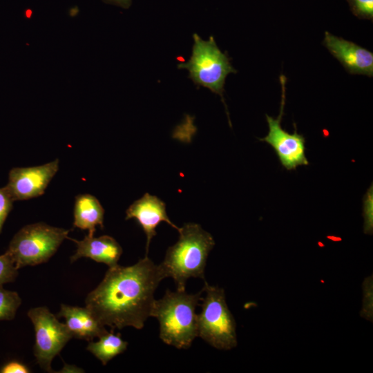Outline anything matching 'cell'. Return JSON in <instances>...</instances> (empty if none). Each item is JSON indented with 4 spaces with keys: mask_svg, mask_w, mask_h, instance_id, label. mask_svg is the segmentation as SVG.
Returning a JSON list of instances; mask_svg holds the SVG:
<instances>
[{
    "mask_svg": "<svg viewBox=\"0 0 373 373\" xmlns=\"http://www.w3.org/2000/svg\"><path fill=\"white\" fill-rule=\"evenodd\" d=\"M372 282V276H370L367 277L363 283V307L360 312L361 316L371 322L373 317Z\"/></svg>",
    "mask_w": 373,
    "mask_h": 373,
    "instance_id": "18",
    "label": "cell"
},
{
    "mask_svg": "<svg viewBox=\"0 0 373 373\" xmlns=\"http://www.w3.org/2000/svg\"><path fill=\"white\" fill-rule=\"evenodd\" d=\"M280 82L282 88L280 114L277 118L266 115L269 133L259 140L269 144L275 151L281 165L291 171L300 166L308 165L309 161L305 155V137L297 133L296 126L293 133H289L282 128L286 82V77L283 75L280 76Z\"/></svg>",
    "mask_w": 373,
    "mask_h": 373,
    "instance_id": "8",
    "label": "cell"
},
{
    "mask_svg": "<svg viewBox=\"0 0 373 373\" xmlns=\"http://www.w3.org/2000/svg\"><path fill=\"white\" fill-rule=\"evenodd\" d=\"M202 294V290L192 294L168 289L162 298L155 300L150 316L158 321L159 336L164 343L178 349L190 347L198 336L195 309Z\"/></svg>",
    "mask_w": 373,
    "mask_h": 373,
    "instance_id": "3",
    "label": "cell"
},
{
    "mask_svg": "<svg viewBox=\"0 0 373 373\" xmlns=\"http://www.w3.org/2000/svg\"><path fill=\"white\" fill-rule=\"evenodd\" d=\"M135 218L142 228L146 236V256L149 252L152 238L156 235V227L162 222L180 230L167 216L165 203L155 195L146 193L135 200L126 211L125 220Z\"/></svg>",
    "mask_w": 373,
    "mask_h": 373,
    "instance_id": "11",
    "label": "cell"
},
{
    "mask_svg": "<svg viewBox=\"0 0 373 373\" xmlns=\"http://www.w3.org/2000/svg\"><path fill=\"white\" fill-rule=\"evenodd\" d=\"M353 14L361 19H372L373 0H347Z\"/></svg>",
    "mask_w": 373,
    "mask_h": 373,
    "instance_id": "19",
    "label": "cell"
},
{
    "mask_svg": "<svg viewBox=\"0 0 373 373\" xmlns=\"http://www.w3.org/2000/svg\"><path fill=\"white\" fill-rule=\"evenodd\" d=\"M59 166V161L56 159L39 166L13 168L6 186L15 201L39 197L44 193Z\"/></svg>",
    "mask_w": 373,
    "mask_h": 373,
    "instance_id": "9",
    "label": "cell"
},
{
    "mask_svg": "<svg viewBox=\"0 0 373 373\" xmlns=\"http://www.w3.org/2000/svg\"><path fill=\"white\" fill-rule=\"evenodd\" d=\"M201 312L197 314L198 336L212 347L229 350L237 346L236 324L226 303L222 288L204 280Z\"/></svg>",
    "mask_w": 373,
    "mask_h": 373,
    "instance_id": "4",
    "label": "cell"
},
{
    "mask_svg": "<svg viewBox=\"0 0 373 373\" xmlns=\"http://www.w3.org/2000/svg\"><path fill=\"white\" fill-rule=\"evenodd\" d=\"M68 239L77 245V250L70 257L71 262L85 257L106 264L108 267L118 265L122 248L114 238L107 235L94 237L88 234L81 240Z\"/></svg>",
    "mask_w": 373,
    "mask_h": 373,
    "instance_id": "12",
    "label": "cell"
},
{
    "mask_svg": "<svg viewBox=\"0 0 373 373\" xmlns=\"http://www.w3.org/2000/svg\"><path fill=\"white\" fill-rule=\"evenodd\" d=\"M15 200L10 195L7 187L0 188V233L1 231L4 222L12 208V203Z\"/></svg>",
    "mask_w": 373,
    "mask_h": 373,
    "instance_id": "20",
    "label": "cell"
},
{
    "mask_svg": "<svg viewBox=\"0 0 373 373\" xmlns=\"http://www.w3.org/2000/svg\"><path fill=\"white\" fill-rule=\"evenodd\" d=\"M17 275L18 269L10 255L7 251L0 255V287L13 281Z\"/></svg>",
    "mask_w": 373,
    "mask_h": 373,
    "instance_id": "17",
    "label": "cell"
},
{
    "mask_svg": "<svg viewBox=\"0 0 373 373\" xmlns=\"http://www.w3.org/2000/svg\"><path fill=\"white\" fill-rule=\"evenodd\" d=\"M73 216V226L87 229L90 236L94 235L97 226L104 228V209L93 195L79 194L75 197Z\"/></svg>",
    "mask_w": 373,
    "mask_h": 373,
    "instance_id": "14",
    "label": "cell"
},
{
    "mask_svg": "<svg viewBox=\"0 0 373 373\" xmlns=\"http://www.w3.org/2000/svg\"><path fill=\"white\" fill-rule=\"evenodd\" d=\"M65 319V325L73 337L93 341L95 337L106 333L108 331L93 314L86 307L61 305L57 318Z\"/></svg>",
    "mask_w": 373,
    "mask_h": 373,
    "instance_id": "13",
    "label": "cell"
},
{
    "mask_svg": "<svg viewBox=\"0 0 373 373\" xmlns=\"http://www.w3.org/2000/svg\"><path fill=\"white\" fill-rule=\"evenodd\" d=\"M324 46L351 74L372 77L373 53L329 32H325Z\"/></svg>",
    "mask_w": 373,
    "mask_h": 373,
    "instance_id": "10",
    "label": "cell"
},
{
    "mask_svg": "<svg viewBox=\"0 0 373 373\" xmlns=\"http://www.w3.org/2000/svg\"><path fill=\"white\" fill-rule=\"evenodd\" d=\"M70 230L37 222L22 227L11 240L7 252L19 269L47 262L57 251Z\"/></svg>",
    "mask_w": 373,
    "mask_h": 373,
    "instance_id": "6",
    "label": "cell"
},
{
    "mask_svg": "<svg viewBox=\"0 0 373 373\" xmlns=\"http://www.w3.org/2000/svg\"><path fill=\"white\" fill-rule=\"evenodd\" d=\"M166 276L148 256L133 265L109 267L85 300L86 306L111 331L131 326L140 329L150 316L154 293Z\"/></svg>",
    "mask_w": 373,
    "mask_h": 373,
    "instance_id": "1",
    "label": "cell"
},
{
    "mask_svg": "<svg viewBox=\"0 0 373 373\" xmlns=\"http://www.w3.org/2000/svg\"><path fill=\"white\" fill-rule=\"evenodd\" d=\"M28 316L35 334L34 354L37 363L47 372H52L53 358L73 338L65 323L58 321L46 307L31 308Z\"/></svg>",
    "mask_w": 373,
    "mask_h": 373,
    "instance_id": "7",
    "label": "cell"
},
{
    "mask_svg": "<svg viewBox=\"0 0 373 373\" xmlns=\"http://www.w3.org/2000/svg\"><path fill=\"white\" fill-rule=\"evenodd\" d=\"M96 342L89 341L87 350L99 359L104 365L116 356L124 352L128 346V342L124 341L120 333L114 334L107 332L100 336Z\"/></svg>",
    "mask_w": 373,
    "mask_h": 373,
    "instance_id": "15",
    "label": "cell"
},
{
    "mask_svg": "<svg viewBox=\"0 0 373 373\" xmlns=\"http://www.w3.org/2000/svg\"><path fill=\"white\" fill-rule=\"evenodd\" d=\"M106 3H113L123 8H128L131 4V0H103Z\"/></svg>",
    "mask_w": 373,
    "mask_h": 373,
    "instance_id": "22",
    "label": "cell"
},
{
    "mask_svg": "<svg viewBox=\"0 0 373 373\" xmlns=\"http://www.w3.org/2000/svg\"><path fill=\"white\" fill-rule=\"evenodd\" d=\"M193 39L194 43L189 60L179 64L177 67L189 70V78L196 86L207 88L220 96L229 121L223 97L224 86L227 75L229 73H236L237 70L232 66L227 54L222 52L218 47L213 36L205 41L194 33Z\"/></svg>",
    "mask_w": 373,
    "mask_h": 373,
    "instance_id": "5",
    "label": "cell"
},
{
    "mask_svg": "<svg viewBox=\"0 0 373 373\" xmlns=\"http://www.w3.org/2000/svg\"><path fill=\"white\" fill-rule=\"evenodd\" d=\"M0 372L2 373H28L30 370L25 365L12 361L4 365Z\"/></svg>",
    "mask_w": 373,
    "mask_h": 373,
    "instance_id": "21",
    "label": "cell"
},
{
    "mask_svg": "<svg viewBox=\"0 0 373 373\" xmlns=\"http://www.w3.org/2000/svg\"><path fill=\"white\" fill-rule=\"evenodd\" d=\"M21 303L17 292L0 287V321L13 319Z\"/></svg>",
    "mask_w": 373,
    "mask_h": 373,
    "instance_id": "16",
    "label": "cell"
},
{
    "mask_svg": "<svg viewBox=\"0 0 373 373\" xmlns=\"http://www.w3.org/2000/svg\"><path fill=\"white\" fill-rule=\"evenodd\" d=\"M178 232V240L168 248L160 266L166 278L173 279L177 289L185 290L189 278L204 279L207 260L215 241L209 232L193 222L184 224Z\"/></svg>",
    "mask_w": 373,
    "mask_h": 373,
    "instance_id": "2",
    "label": "cell"
}]
</instances>
